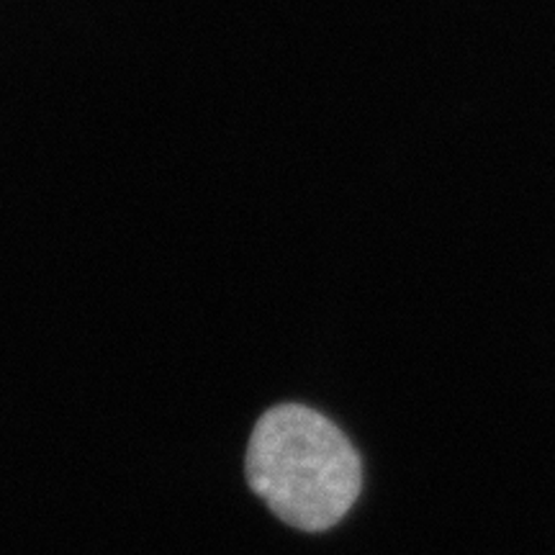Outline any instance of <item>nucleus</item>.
Here are the masks:
<instances>
[{
    "instance_id": "nucleus-1",
    "label": "nucleus",
    "mask_w": 555,
    "mask_h": 555,
    "mask_svg": "<svg viewBox=\"0 0 555 555\" xmlns=\"http://www.w3.org/2000/svg\"><path fill=\"white\" fill-rule=\"evenodd\" d=\"M245 474L268 509L304 532L343 522L363 489L358 450L335 422L304 404H278L260 416Z\"/></svg>"
}]
</instances>
